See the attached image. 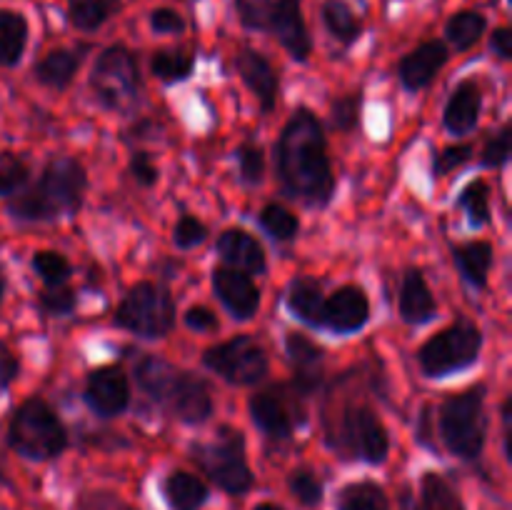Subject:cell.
Masks as SVG:
<instances>
[{"label":"cell","mask_w":512,"mask_h":510,"mask_svg":"<svg viewBox=\"0 0 512 510\" xmlns=\"http://www.w3.org/2000/svg\"><path fill=\"white\" fill-rule=\"evenodd\" d=\"M90 503H93V510H135L130 508V505L120 503L118 498H110L108 493H95L93 498H90Z\"/></svg>","instance_id":"51"},{"label":"cell","mask_w":512,"mask_h":510,"mask_svg":"<svg viewBox=\"0 0 512 510\" xmlns=\"http://www.w3.org/2000/svg\"><path fill=\"white\" fill-rule=\"evenodd\" d=\"M193 463L228 495H245L255 483V475L245 458V438L240 430L223 428L213 440L190 445Z\"/></svg>","instance_id":"9"},{"label":"cell","mask_w":512,"mask_h":510,"mask_svg":"<svg viewBox=\"0 0 512 510\" xmlns=\"http://www.w3.org/2000/svg\"><path fill=\"white\" fill-rule=\"evenodd\" d=\"M215 250L220 258L235 270H243L248 275H263L268 270V258L258 238L243 228H228L215 240Z\"/></svg>","instance_id":"21"},{"label":"cell","mask_w":512,"mask_h":510,"mask_svg":"<svg viewBox=\"0 0 512 510\" xmlns=\"http://www.w3.org/2000/svg\"><path fill=\"white\" fill-rule=\"evenodd\" d=\"M175 315L178 308L170 290L153 280H140L123 295L113 313V323L135 338L163 340L173 333Z\"/></svg>","instance_id":"8"},{"label":"cell","mask_w":512,"mask_h":510,"mask_svg":"<svg viewBox=\"0 0 512 510\" xmlns=\"http://www.w3.org/2000/svg\"><path fill=\"white\" fill-rule=\"evenodd\" d=\"M485 30H488V18L480 10H458L445 23V45H453L455 53H465L480 43Z\"/></svg>","instance_id":"29"},{"label":"cell","mask_w":512,"mask_h":510,"mask_svg":"<svg viewBox=\"0 0 512 510\" xmlns=\"http://www.w3.org/2000/svg\"><path fill=\"white\" fill-rule=\"evenodd\" d=\"M185 325L195 333H215L220 328V320L215 315V310H210L208 305H193V308L185 310L183 315Z\"/></svg>","instance_id":"48"},{"label":"cell","mask_w":512,"mask_h":510,"mask_svg":"<svg viewBox=\"0 0 512 510\" xmlns=\"http://www.w3.org/2000/svg\"><path fill=\"white\" fill-rule=\"evenodd\" d=\"M133 378L138 388L178 423L200 425L213 415V390L198 373L178 368L158 355H143L135 363Z\"/></svg>","instance_id":"3"},{"label":"cell","mask_w":512,"mask_h":510,"mask_svg":"<svg viewBox=\"0 0 512 510\" xmlns=\"http://www.w3.org/2000/svg\"><path fill=\"white\" fill-rule=\"evenodd\" d=\"M363 118V90L343 93L330 103V128L335 133H353L360 128Z\"/></svg>","instance_id":"35"},{"label":"cell","mask_w":512,"mask_h":510,"mask_svg":"<svg viewBox=\"0 0 512 510\" xmlns=\"http://www.w3.org/2000/svg\"><path fill=\"white\" fill-rule=\"evenodd\" d=\"M120 8L123 0H68V23L80 33H95L118 15Z\"/></svg>","instance_id":"30"},{"label":"cell","mask_w":512,"mask_h":510,"mask_svg":"<svg viewBox=\"0 0 512 510\" xmlns=\"http://www.w3.org/2000/svg\"><path fill=\"white\" fill-rule=\"evenodd\" d=\"M253 510H283V508H280V505H273V503H260V505H255Z\"/></svg>","instance_id":"54"},{"label":"cell","mask_w":512,"mask_h":510,"mask_svg":"<svg viewBox=\"0 0 512 510\" xmlns=\"http://www.w3.org/2000/svg\"><path fill=\"white\" fill-rule=\"evenodd\" d=\"M325 443L343 460L380 465L390 455V435L378 410L365 400L345 398L323 410Z\"/></svg>","instance_id":"4"},{"label":"cell","mask_w":512,"mask_h":510,"mask_svg":"<svg viewBox=\"0 0 512 510\" xmlns=\"http://www.w3.org/2000/svg\"><path fill=\"white\" fill-rule=\"evenodd\" d=\"M18 370H20L18 355H15L8 345L0 343V393L8 390L10 383L18 378Z\"/></svg>","instance_id":"49"},{"label":"cell","mask_w":512,"mask_h":510,"mask_svg":"<svg viewBox=\"0 0 512 510\" xmlns=\"http://www.w3.org/2000/svg\"><path fill=\"white\" fill-rule=\"evenodd\" d=\"M195 70V53L193 50H155L150 55V73L153 78H158L160 83L165 85H175L183 83L193 75Z\"/></svg>","instance_id":"31"},{"label":"cell","mask_w":512,"mask_h":510,"mask_svg":"<svg viewBox=\"0 0 512 510\" xmlns=\"http://www.w3.org/2000/svg\"><path fill=\"white\" fill-rule=\"evenodd\" d=\"M453 263L458 273L465 278V283L483 290L488 288L490 268L495 263V250L488 240H470V243L453 245Z\"/></svg>","instance_id":"25"},{"label":"cell","mask_w":512,"mask_h":510,"mask_svg":"<svg viewBox=\"0 0 512 510\" xmlns=\"http://www.w3.org/2000/svg\"><path fill=\"white\" fill-rule=\"evenodd\" d=\"M28 20L18 10L0 8V65L15 68L28 48Z\"/></svg>","instance_id":"27"},{"label":"cell","mask_w":512,"mask_h":510,"mask_svg":"<svg viewBox=\"0 0 512 510\" xmlns=\"http://www.w3.org/2000/svg\"><path fill=\"white\" fill-rule=\"evenodd\" d=\"M512 398L503 400V408H500V420H503V445H505V458H510V420H512Z\"/></svg>","instance_id":"52"},{"label":"cell","mask_w":512,"mask_h":510,"mask_svg":"<svg viewBox=\"0 0 512 510\" xmlns=\"http://www.w3.org/2000/svg\"><path fill=\"white\" fill-rule=\"evenodd\" d=\"M30 265H33L35 275L43 280L45 288L65 285L73 278V265H70V260L65 258L63 253H58V250H38V253H33Z\"/></svg>","instance_id":"36"},{"label":"cell","mask_w":512,"mask_h":510,"mask_svg":"<svg viewBox=\"0 0 512 510\" xmlns=\"http://www.w3.org/2000/svg\"><path fill=\"white\" fill-rule=\"evenodd\" d=\"M235 70H238L240 80L245 83V88L255 95L260 110L265 115L273 113L278 108V95H280V78L278 70L273 68L268 58H265L260 50L253 48H240L238 55L233 60Z\"/></svg>","instance_id":"17"},{"label":"cell","mask_w":512,"mask_h":510,"mask_svg":"<svg viewBox=\"0 0 512 510\" xmlns=\"http://www.w3.org/2000/svg\"><path fill=\"white\" fill-rule=\"evenodd\" d=\"M210 285L223 308L228 310L230 318L240 320H253L260 310V288L255 285L253 275L235 270L230 265H220L210 275Z\"/></svg>","instance_id":"14"},{"label":"cell","mask_w":512,"mask_h":510,"mask_svg":"<svg viewBox=\"0 0 512 510\" xmlns=\"http://www.w3.org/2000/svg\"><path fill=\"white\" fill-rule=\"evenodd\" d=\"M148 23L150 30L158 35H180L185 30V18L173 8H155Z\"/></svg>","instance_id":"47"},{"label":"cell","mask_w":512,"mask_h":510,"mask_svg":"<svg viewBox=\"0 0 512 510\" xmlns=\"http://www.w3.org/2000/svg\"><path fill=\"white\" fill-rule=\"evenodd\" d=\"M83 400L100 418H118L130 405V380L118 365H103L88 373Z\"/></svg>","instance_id":"13"},{"label":"cell","mask_w":512,"mask_h":510,"mask_svg":"<svg viewBox=\"0 0 512 510\" xmlns=\"http://www.w3.org/2000/svg\"><path fill=\"white\" fill-rule=\"evenodd\" d=\"M458 208L465 210L468 223L473 228H483L490 223V188L485 180H470L458 195Z\"/></svg>","instance_id":"34"},{"label":"cell","mask_w":512,"mask_h":510,"mask_svg":"<svg viewBox=\"0 0 512 510\" xmlns=\"http://www.w3.org/2000/svg\"><path fill=\"white\" fill-rule=\"evenodd\" d=\"M163 495L170 510H198L210 498V490L198 475L175 470L163 480Z\"/></svg>","instance_id":"26"},{"label":"cell","mask_w":512,"mask_h":510,"mask_svg":"<svg viewBox=\"0 0 512 510\" xmlns=\"http://www.w3.org/2000/svg\"><path fill=\"white\" fill-rule=\"evenodd\" d=\"M5 288H8V280H5V273H3V268H0V303H3Z\"/></svg>","instance_id":"53"},{"label":"cell","mask_w":512,"mask_h":510,"mask_svg":"<svg viewBox=\"0 0 512 510\" xmlns=\"http://www.w3.org/2000/svg\"><path fill=\"white\" fill-rule=\"evenodd\" d=\"M450 60V50L443 40H425L418 48L405 53L398 63V78L408 93H420L428 88L445 63Z\"/></svg>","instance_id":"18"},{"label":"cell","mask_w":512,"mask_h":510,"mask_svg":"<svg viewBox=\"0 0 512 510\" xmlns=\"http://www.w3.org/2000/svg\"><path fill=\"white\" fill-rule=\"evenodd\" d=\"M288 488L295 495V500L303 503L305 508H315L323 500V483L310 468H295L288 475Z\"/></svg>","instance_id":"41"},{"label":"cell","mask_w":512,"mask_h":510,"mask_svg":"<svg viewBox=\"0 0 512 510\" xmlns=\"http://www.w3.org/2000/svg\"><path fill=\"white\" fill-rule=\"evenodd\" d=\"M203 365L230 385H255L268 375L270 360L263 345L250 335H233L203 353Z\"/></svg>","instance_id":"12"},{"label":"cell","mask_w":512,"mask_h":510,"mask_svg":"<svg viewBox=\"0 0 512 510\" xmlns=\"http://www.w3.org/2000/svg\"><path fill=\"white\" fill-rule=\"evenodd\" d=\"M423 510H463L450 485L438 473H425L423 478Z\"/></svg>","instance_id":"42"},{"label":"cell","mask_w":512,"mask_h":510,"mask_svg":"<svg viewBox=\"0 0 512 510\" xmlns=\"http://www.w3.org/2000/svg\"><path fill=\"white\" fill-rule=\"evenodd\" d=\"M480 113H483V90L478 80L465 78L460 80L448 95L443 108V125L455 138H465L478 128Z\"/></svg>","instance_id":"20"},{"label":"cell","mask_w":512,"mask_h":510,"mask_svg":"<svg viewBox=\"0 0 512 510\" xmlns=\"http://www.w3.org/2000/svg\"><path fill=\"white\" fill-rule=\"evenodd\" d=\"M258 225L265 230V235L278 243H290L300 233V218L280 203L263 205V210L258 213Z\"/></svg>","instance_id":"33"},{"label":"cell","mask_w":512,"mask_h":510,"mask_svg":"<svg viewBox=\"0 0 512 510\" xmlns=\"http://www.w3.org/2000/svg\"><path fill=\"white\" fill-rule=\"evenodd\" d=\"M88 193V173L70 155H55L40 170L38 180L25 185L8 203L10 218L23 223H55L75 218Z\"/></svg>","instance_id":"2"},{"label":"cell","mask_w":512,"mask_h":510,"mask_svg":"<svg viewBox=\"0 0 512 510\" xmlns=\"http://www.w3.org/2000/svg\"><path fill=\"white\" fill-rule=\"evenodd\" d=\"M370 323V300L360 285L348 283L325 295L323 330L335 335L360 333Z\"/></svg>","instance_id":"15"},{"label":"cell","mask_w":512,"mask_h":510,"mask_svg":"<svg viewBox=\"0 0 512 510\" xmlns=\"http://www.w3.org/2000/svg\"><path fill=\"white\" fill-rule=\"evenodd\" d=\"M512 150V125L505 123L498 133H493V138H488L483 153H480V165L488 170H500L508 165Z\"/></svg>","instance_id":"44"},{"label":"cell","mask_w":512,"mask_h":510,"mask_svg":"<svg viewBox=\"0 0 512 510\" xmlns=\"http://www.w3.org/2000/svg\"><path fill=\"white\" fill-rule=\"evenodd\" d=\"M398 310H400V318H403L408 325H425L438 315V300H435L423 270L418 268L405 270L403 285H400Z\"/></svg>","instance_id":"23"},{"label":"cell","mask_w":512,"mask_h":510,"mask_svg":"<svg viewBox=\"0 0 512 510\" xmlns=\"http://www.w3.org/2000/svg\"><path fill=\"white\" fill-rule=\"evenodd\" d=\"M90 53L88 45H73V48H53L35 63L33 78L40 85L53 90H68L70 83L78 75L80 65L85 63V55Z\"/></svg>","instance_id":"22"},{"label":"cell","mask_w":512,"mask_h":510,"mask_svg":"<svg viewBox=\"0 0 512 510\" xmlns=\"http://www.w3.org/2000/svg\"><path fill=\"white\" fill-rule=\"evenodd\" d=\"M285 305H288V310L300 323L310 325L315 330H323L325 293L320 280H315L313 275H298L295 280H290L288 293H285Z\"/></svg>","instance_id":"24"},{"label":"cell","mask_w":512,"mask_h":510,"mask_svg":"<svg viewBox=\"0 0 512 510\" xmlns=\"http://www.w3.org/2000/svg\"><path fill=\"white\" fill-rule=\"evenodd\" d=\"M305 395L293 383H273L268 388L250 395V420L273 440L293 438L300 425L308 423L305 413Z\"/></svg>","instance_id":"11"},{"label":"cell","mask_w":512,"mask_h":510,"mask_svg":"<svg viewBox=\"0 0 512 510\" xmlns=\"http://www.w3.org/2000/svg\"><path fill=\"white\" fill-rule=\"evenodd\" d=\"M488 388L475 383L460 393L448 395L438 410V433L445 450L460 460H478L485 448L488 420H485Z\"/></svg>","instance_id":"5"},{"label":"cell","mask_w":512,"mask_h":510,"mask_svg":"<svg viewBox=\"0 0 512 510\" xmlns=\"http://www.w3.org/2000/svg\"><path fill=\"white\" fill-rule=\"evenodd\" d=\"M235 163H238L240 178L248 185H258L265 180V170H268V163H265V153L255 140H245L235 148Z\"/></svg>","instance_id":"38"},{"label":"cell","mask_w":512,"mask_h":510,"mask_svg":"<svg viewBox=\"0 0 512 510\" xmlns=\"http://www.w3.org/2000/svg\"><path fill=\"white\" fill-rule=\"evenodd\" d=\"M0 480H3V465H0Z\"/></svg>","instance_id":"55"},{"label":"cell","mask_w":512,"mask_h":510,"mask_svg":"<svg viewBox=\"0 0 512 510\" xmlns=\"http://www.w3.org/2000/svg\"><path fill=\"white\" fill-rule=\"evenodd\" d=\"M38 308L50 318H65L78 308V293L65 285H55V288H43L38 293Z\"/></svg>","instance_id":"39"},{"label":"cell","mask_w":512,"mask_h":510,"mask_svg":"<svg viewBox=\"0 0 512 510\" xmlns=\"http://www.w3.org/2000/svg\"><path fill=\"white\" fill-rule=\"evenodd\" d=\"M285 353H288L290 365H293V380L290 383L308 398L323 383L325 350L313 338L293 330V333L285 335Z\"/></svg>","instance_id":"19"},{"label":"cell","mask_w":512,"mask_h":510,"mask_svg":"<svg viewBox=\"0 0 512 510\" xmlns=\"http://www.w3.org/2000/svg\"><path fill=\"white\" fill-rule=\"evenodd\" d=\"M268 35H275V40L295 63H305L313 53V35L305 23L300 0H273Z\"/></svg>","instance_id":"16"},{"label":"cell","mask_w":512,"mask_h":510,"mask_svg":"<svg viewBox=\"0 0 512 510\" xmlns=\"http://www.w3.org/2000/svg\"><path fill=\"white\" fill-rule=\"evenodd\" d=\"M320 15H323L325 30L345 48L358 43L360 35H363V20L355 15L348 0H325Z\"/></svg>","instance_id":"28"},{"label":"cell","mask_w":512,"mask_h":510,"mask_svg":"<svg viewBox=\"0 0 512 510\" xmlns=\"http://www.w3.org/2000/svg\"><path fill=\"white\" fill-rule=\"evenodd\" d=\"M30 183V165L15 153H0V198H13Z\"/></svg>","instance_id":"37"},{"label":"cell","mask_w":512,"mask_h":510,"mask_svg":"<svg viewBox=\"0 0 512 510\" xmlns=\"http://www.w3.org/2000/svg\"><path fill=\"white\" fill-rule=\"evenodd\" d=\"M483 350V330L468 318H458L453 325L425 340L418 350V365L425 378L443 380L470 370Z\"/></svg>","instance_id":"10"},{"label":"cell","mask_w":512,"mask_h":510,"mask_svg":"<svg viewBox=\"0 0 512 510\" xmlns=\"http://www.w3.org/2000/svg\"><path fill=\"white\" fill-rule=\"evenodd\" d=\"M475 148L473 143H453L440 148L438 153L433 155V178H445V175L455 173L458 168L468 165L473 160Z\"/></svg>","instance_id":"43"},{"label":"cell","mask_w":512,"mask_h":510,"mask_svg":"<svg viewBox=\"0 0 512 510\" xmlns=\"http://www.w3.org/2000/svg\"><path fill=\"white\" fill-rule=\"evenodd\" d=\"M238 23L250 33H268L273 0H233Z\"/></svg>","instance_id":"40"},{"label":"cell","mask_w":512,"mask_h":510,"mask_svg":"<svg viewBox=\"0 0 512 510\" xmlns=\"http://www.w3.org/2000/svg\"><path fill=\"white\" fill-rule=\"evenodd\" d=\"M338 510H390L388 495L373 480L348 483L338 493Z\"/></svg>","instance_id":"32"},{"label":"cell","mask_w":512,"mask_h":510,"mask_svg":"<svg viewBox=\"0 0 512 510\" xmlns=\"http://www.w3.org/2000/svg\"><path fill=\"white\" fill-rule=\"evenodd\" d=\"M208 235H210L208 225H205L198 215L185 213L175 220V228H173L175 248L193 250V248H198V245H203L205 240H208Z\"/></svg>","instance_id":"45"},{"label":"cell","mask_w":512,"mask_h":510,"mask_svg":"<svg viewBox=\"0 0 512 510\" xmlns=\"http://www.w3.org/2000/svg\"><path fill=\"white\" fill-rule=\"evenodd\" d=\"M490 50L498 60H510L512 58V33L508 25H500L490 35Z\"/></svg>","instance_id":"50"},{"label":"cell","mask_w":512,"mask_h":510,"mask_svg":"<svg viewBox=\"0 0 512 510\" xmlns=\"http://www.w3.org/2000/svg\"><path fill=\"white\" fill-rule=\"evenodd\" d=\"M128 175L140 188H153L160 180V168L148 150H133L128 158Z\"/></svg>","instance_id":"46"},{"label":"cell","mask_w":512,"mask_h":510,"mask_svg":"<svg viewBox=\"0 0 512 510\" xmlns=\"http://www.w3.org/2000/svg\"><path fill=\"white\" fill-rule=\"evenodd\" d=\"M275 175L290 200L308 208H328L335 195V173L328 138L318 115L295 108L275 143Z\"/></svg>","instance_id":"1"},{"label":"cell","mask_w":512,"mask_h":510,"mask_svg":"<svg viewBox=\"0 0 512 510\" xmlns=\"http://www.w3.org/2000/svg\"><path fill=\"white\" fill-rule=\"evenodd\" d=\"M88 83L100 108L108 113H130L143 90L138 55L120 43L108 45L95 58Z\"/></svg>","instance_id":"7"},{"label":"cell","mask_w":512,"mask_h":510,"mask_svg":"<svg viewBox=\"0 0 512 510\" xmlns=\"http://www.w3.org/2000/svg\"><path fill=\"white\" fill-rule=\"evenodd\" d=\"M68 443L70 438L63 420L50 408V403H45L38 395L25 398L10 415L8 445L20 458L33 460V463L55 460L60 453H65Z\"/></svg>","instance_id":"6"}]
</instances>
